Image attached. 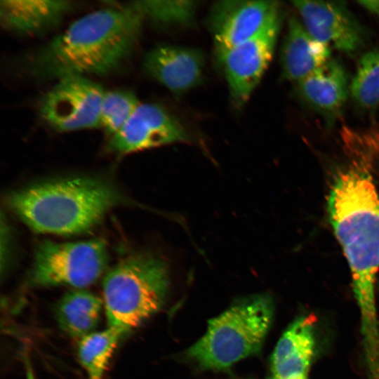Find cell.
I'll return each mask as SVG.
<instances>
[{
  "mask_svg": "<svg viewBox=\"0 0 379 379\" xmlns=\"http://www.w3.org/2000/svg\"><path fill=\"white\" fill-rule=\"evenodd\" d=\"M168 278L166 262L154 255L134 254L118 262L102 282L108 326L125 333L157 313L166 299Z\"/></svg>",
  "mask_w": 379,
  "mask_h": 379,
  "instance_id": "cell-4",
  "label": "cell"
},
{
  "mask_svg": "<svg viewBox=\"0 0 379 379\" xmlns=\"http://www.w3.org/2000/svg\"><path fill=\"white\" fill-rule=\"evenodd\" d=\"M301 22L318 41L341 52L352 54L366 41V32L342 1H295Z\"/></svg>",
  "mask_w": 379,
  "mask_h": 379,
  "instance_id": "cell-9",
  "label": "cell"
},
{
  "mask_svg": "<svg viewBox=\"0 0 379 379\" xmlns=\"http://www.w3.org/2000/svg\"><path fill=\"white\" fill-rule=\"evenodd\" d=\"M279 11L274 1H222L209 16L217 56L257 34Z\"/></svg>",
  "mask_w": 379,
  "mask_h": 379,
  "instance_id": "cell-11",
  "label": "cell"
},
{
  "mask_svg": "<svg viewBox=\"0 0 379 379\" xmlns=\"http://www.w3.org/2000/svg\"><path fill=\"white\" fill-rule=\"evenodd\" d=\"M123 334L121 331L108 326L81 338L78 357L88 379L103 378L109 359Z\"/></svg>",
  "mask_w": 379,
  "mask_h": 379,
  "instance_id": "cell-18",
  "label": "cell"
},
{
  "mask_svg": "<svg viewBox=\"0 0 379 379\" xmlns=\"http://www.w3.org/2000/svg\"><path fill=\"white\" fill-rule=\"evenodd\" d=\"M296 84L302 100L328 119L340 114L350 93L345 67L333 58Z\"/></svg>",
  "mask_w": 379,
  "mask_h": 379,
  "instance_id": "cell-14",
  "label": "cell"
},
{
  "mask_svg": "<svg viewBox=\"0 0 379 379\" xmlns=\"http://www.w3.org/2000/svg\"><path fill=\"white\" fill-rule=\"evenodd\" d=\"M72 7L66 0H1L0 21L15 34H39L58 25Z\"/></svg>",
  "mask_w": 379,
  "mask_h": 379,
  "instance_id": "cell-16",
  "label": "cell"
},
{
  "mask_svg": "<svg viewBox=\"0 0 379 379\" xmlns=\"http://www.w3.org/2000/svg\"><path fill=\"white\" fill-rule=\"evenodd\" d=\"M144 17L164 25H186L192 22L197 6L195 1H133Z\"/></svg>",
  "mask_w": 379,
  "mask_h": 379,
  "instance_id": "cell-21",
  "label": "cell"
},
{
  "mask_svg": "<svg viewBox=\"0 0 379 379\" xmlns=\"http://www.w3.org/2000/svg\"><path fill=\"white\" fill-rule=\"evenodd\" d=\"M102 304L103 300L88 291L69 292L56 305V321L69 335L82 338L98 324Z\"/></svg>",
  "mask_w": 379,
  "mask_h": 379,
  "instance_id": "cell-17",
  "label": "cell"
},
{
  "mask_svg": "<svg viewBox=\"0 0 379 379\" xmlns=\"http://www.w3.org/2000/svg\"><path fill=\"white\" fill-rule=\"evenodd\" d=\"M103 88L85 76L61 78L42 97L39 113L60 132L100 128Z\"/></svg>",
  "mask_w": 379,
  "mask_h": 379,
  "instance_id": "cell-7",
  "label": "cell"
},
{
  "mask_svg": "<svg viewBox=\"0 0 379 379\" xmlns=\"http://www.w3.org/2000/svg\"><path fill=\"white\" fill-rule=\"evenodd\" d=\"M273 314L270 295L244 298L209 320L206 333L186 351V355L204 369L227 368L260 351Z\"/></svg>",
  "mask_w": 379,
  "mask_h": 379,
  "instance_id": "cell-5",
  "label": "cell"
},
{
  "mask_svg": "<svg viewBox=\"0 0 379 379\" xmlns=\"http://www.w3.org/2000/svg\"><path fill=\"white\" fill-rule=\"evenodd\" d=\"M188 140L185 128L164 109L140 103L123 127L109 137L107 147L124 154Z\"/></svg>",
  "mask_w": 379,
  "mask_h": 379,
  "instance_id": "cell-10",
  "label": "cell"
},
{
  "mask_svg": "<svg viewBox=\"0 0 379 379\" xmlns=\"http://www.w3.org/2000/svg\"><path fill=\"white\" fill-rule=\"evenodd\" d=\"M357 3L369 13L379 17V0L359 1Z\"/></svg>",
  "mask_w": 379,
  "mask_h": 379,
  "instance_id": "cell-22",
  "label": "cell"
},
{
  "mask_svg": "<svg viewBox=\"0 0 379 379\" xmlns=\"http://www.w3.org/2000/svg\"><path fill=\"white\" fill-rule=\"evenodd\" d=\"M140 102L136 95L126 90L105 92L100 116V128L109 137L119 131L135 112Z\"/></svg>",
  "mask_w": 379,
  "mask_h": 379,
  "instance_id": "cell-20",
  "label": "cell"
},
{
  "mask_svg": "<svg viewBox=\"0 0 379 379\" xmlns=\"http://www.w3.org/2000/svg\"><path fill=\"white\" fill-rule=\"evenodd\" d=\"M316 319L298 317L282 334L271 357V370L279 379H308L315 351Z\"/></svg>",
  "mask_w": 379,
  "mask_h": 379,
  "instance_id": "cell-12",
  "label": "cell"
},
{
  "mask_svg": "<svg viewBox=\"0 0 379 379\" xmlns=\"http://www.w3.org/2000/svg\"><path fill=\"white\" fill-rule=\"evenodd\" d=\"M144 18L133 2L88 13L31 54L25 72L38 81L112 73L133 53Z\"/></svg>",
  "mask_w": 379,
  "mask_h": 379,
  "instance_id": "cell-1",
  "label": "cell"
},
{
  "mask_svg": "<svg viewBox=\"0 0 379 379\" xmlns=\"http://www.w3.org/2000/svg\"><path fill=\"white\" fill-rule=\"evenodd\" d=\"M270 379H279V378H276V377H274V376H272V377L271 378H270Z\"/></svg>",
  "mask_w": 379,
  "mask_h": 379,
  "instance_id": "cell-23",
  "label": "cell"
},
{
  "mask_svg": "<svg viewBox=\"0 0 379 379\" xmlns=\"http://www.w3.org/2000/svg\"><path fill=\"white\" fill-rule=\"evenodd\" d=\"M281 18L279 11L257 34L218 57L237 107L248 100L272 60Z\"/></svg>",
  "mask_w": 379,
  "mask_h": 379,
  "instance_id": "cell-8",
  "label": "cell"
},
{
  "mask_svg": "<svg viewBox=\"0 0 379 379\" xmlns=\"http://www.w3.org/2000/svg\"><path fill=\"white\" fill-rule=\"evenodd\" d=\"M204 64L200 51L173 46L153 48L147 53L143 62L147 73L177 95L200 82Z\"/></svg>",
  "mask_w": 379,
  "mask_h": 379,
  "instance_id": "cell-13",
  "label": "cell"
},
{
  "mask_svg": "<svg viewBox=\"0 0 379 379\" xmlns=\"http://www.w3.org/2000/svg\"><path fill=\"white\" fill-rule=\"evenodd\" d=\"M328 212L348 261L356 300L375 298L379 196L366 166L354 165L338 175L328 198Z\"/></svg>",
  "mask_w": 379,
  "mask_h": 379,
  "instance_id": "cell-2",
  "label": "cell"
},
{
  "mask_svg": "<svg viewBox=\"0 0 379 379\" xmlns=\"http://www.w3.org/2000/svg\"><path fill=\"white\" fill-rule=\"evenodd\" d=\"M331 58V47L316 39L300 20L291 16L281 48L282 77L298 83Z\"/></svg>",
  "mask_w": 379,
  "mask_h": 379,
  "instance_id": "cell-15",
  "label": "cell"
},
{
  "mask_svg": "<svg viewBox=\"0 0 379 379\" xmlns=\"http://www.w3.org/2000/svg\"><path fill=\"white\" fill-rule=\"evenodd\" d=\"M121 197L107 182L71 178L44 182L12 193L8 204L32 230L60 235L90 230Z\"/></svg>",
  "mask_w": 379,
  "mask_h": 379,
  "instance_id": "cell-3",
  "label": "cell"
},
{
  "mask_svg": "<svg viewBox=\"0 0 379 379\" xmlns=\"http://www.w3.org/2000/svg\"><path fill=\"white\" fill-rule=\"evenodd\" d=\"M350 94L361 109L373 112L379 107V49L365 52L359 58L350 84Z\"/></svg>",
  "mask_w": 379,
  "mask_h": 379,
  "instance_id": "cell-19",
  "label": "cell"
},
{
  "mask_svg": "<svg viewBox=\"0 0 379 379\" xmlns=\"http://www.w3.org/2000/svg\"><path fill=\"white\" fill-rule=\"evenodd\" d=\"M107 262V248L102 239L69 243L46 241L35 252L30 281L38 286L83 288L100 278Z\"/></svg>",
  "mask_w": 379,
  "mask_h": 379,
  "instance_id": "cell-6",
  "label": "cell"
}]
</instances>
